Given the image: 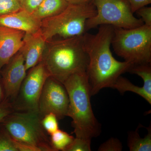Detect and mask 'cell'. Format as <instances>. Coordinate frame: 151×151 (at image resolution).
I'll return each mask as SVG.
<instances>
[{
  "label": "cell",
  "instance_id": "4316f807",
  "mask_svg": "<svg viewBox=\"0 0 151 151\" xmlns=\"http://www.w3.org/2000/svg\"><path fill=\"white\" fill-rule=\"evenodd\" d=\"M133 13L136 12L139 9L146 6L151 3V0H128Z\"/></svg>",
  "mask_w": 151,
  "mask_h": 151
},
{
  "label": "cell",
  "instance_id": "d6986e66",
  "mask_svg": "<svg viewBox=\"0 0 151 151\" xmlns=\"http://www.w3.org/2000/svg\"><path fill=\"white\" fill-rule=\"evenodd\" d=\"M58 120L57 117L52 113L45 115L42 119V127L48 134L50 135L59 129Z\"/></svg>",
  "mask_w": 151,
  "mask_h": 151
},
{
  "label": "cell",
  "instance_id": "ac0fdd59",
  "mask_svg": "<svg viewBox=\"0 0 151 151\" xmlns=\"http://www.w3.org/2000/svg\"><path fill=\"white\" fill-rule=\"evenodd\" d=\"M128 72L140 76L144 81L143 86L147 92L151 94V63L132 65Z\"/></svg>",
  "mask_w": 151,
  "mask_h": 151
},
{
  "label": "cell",
  "instance_id": "484cf974",
  "mask_svg": "<svg viewBox=\"0 0 151 151\" xmlns=\"http://www.w3.org/2000/svg\"><path fill=\"white\" fill-rule=\"evenodd\" d=\"M141 17L144 24L151 27V7L144 6L136 12Z\"/></svg>",
  "mask_w": 151,
  "mask_h": 151
},
{
  "label": "cell",
  "instance_id": "277c9868",
  "mask_svg": "<svg viewBox=\"0 0 151 151\" xmlns=\"http://www.w3.org/2000/svg\"><path fill=\"white\" fill-rule=\"evenodd\" d=\"M96 13L92 1L80 4H69L60 13L42 20L40 32L46 42L57 36L60 39L80 36L86 32V21Z\"/></svg>",
  "mask_w": 151,
  "mask_h": 151
},
{
  "label": "cell",
  "instance_id": "30bf717a",
  "mask_svg": "<svg viewBox=\"0 0 151 151\" xmlns=\"http://www.w3.org/2000/svg\"><path fill=\"white\" fill-rule=\"evenodd\" d=\"M2 81L6 99L12 102L27 75L24 58L19 51L1 69Z\"/></svg>",
  "mask_w": 151,
  "mask_h": 151
},
{
  "label": "cell",
  "instance_id": "ba28073f",
  "mask_svg": "<svg viewBox=\"0 0 151 151\" xmlns=\"http://www.w3.org/2000/svg\"><path fill=\"white\" fill-rule=\"evenodd\" d=\"M28 71L16 97L12 102L14 111L39 112L41 93L47 78L50 76L41 61Z\"/></svg>",
  "mask_w": 151,
  "mask_h": 151
},
{
  "label": "cell",
  "instance_id": "f1b7e54d",
  "mask_svg": "<svg viewBox=\"0 0 151 151\" xmlns=\"http://www.w3.org/2000/svg\"><path fill=\"white\" fill-rule=\"evenodd\" d=\"M6 99L5 93L1 77L0 76V103Z\"/></svg>",
  "mask_w": 151,
  "mask_h": 151
},
{
  "label": "cell",
  "instance_id": "f546056e",
  "mask_svg": "<svg viewBox=\"0 0 151 151\" xmlns=\"http://www.w3.org/2000/svg\"><path fill=\"white\" fill-rule=\"evenodd\" d=\"M70 4H80L91 2L92 0H66Z\"/></svg>",
  "mask_w": 151,
  "mask_h": 151
},
{
  "label": "cell",
  "instance_id": "9a60e30c",
  "mask_svg": "<svg viewBox=\"0 0 151 151\" xmlns=\"http://www.w3.org/2000/svg\"><path fill=\"white\" fill-rule=\"evenodd\" d=\"M130 132L128 137V145L130 151H151V126L148 127V133L144 138H141L138 132Z\"/></svg>",
  "mask_w": 151,
  "mask_h": 151
},
{
  "label": "cell",
  "instance_id": "ffe728a7",
  "mask_svg": "<svg viewBox=\"0 0 151 151\" xmlns=\"http://www.w3.org/2000/svg\"><path fill=\"white\" fill-rule=\"evenodd\" d=\"M0 151H17L14 140L0 124Z\"/></svg>",
  "mask_w": 151,
  "mask_h": 151
},
{
  "label": "cell",
  "instance_id": "7c38bea8",
  "mask_svg": "<svg viewBox=\"0 0 151 151\" xmlns=\"http://www.w3.org/2000/svg\"><path fill=\"white\" fill-rule=\"evenodd\" d=\"M23 42L20 51L23 55L28 71L41 61L46 41L40 29L33 33H25Z\"/></svg>",
  "mask_w": 151,
  "mask_h": 151
},
{
  "label": "cell",
  "instance_id": "2e32d148",
  "mask_svg": "<svg viewBox=\"0 0 151 151\" xmlns=\"http://www.w3.org/2000/svg\"><path fill=\"white\" fill-rule=\"evenodd\" d=\"M111 88L117 89L120 93L129 91L134 92L143 97L150 104H151V94L146 91L144 86L139 87L134 85L127 78L120 76L116 80Z\"/></svg>",
  "mask_w": 151,
  "mask_h": 151
},
{
  "label": "cell",
  "instance_id": "4fadbf2b",
  "mask_svg": "<svg viewBox=\"0 0 151 151\" xmlns=\"http://www.w3.org/2000/svg\"><path fill=\"white\" fill-rule=\"evenodd\" d=\"M41 21L33 15L21 9L19 10L0 15V26L33 33L40 30Z\"/></svg>",
  "mask_w": 151,
  "mask_h": 151
},
{
  "label": "cell",
  "instance_id": "83f0119b",
  "mask_svg": "<svg viewBox=\"0 0 151 151\" xmlns=\"http://www.w3.org/2000/svg\"><path fill=\"white\" fill-rule=\"evenodd\" d=\"M14 141L17 151H40L37 148L29 144L18 142L14 140Z\"/></svg>",
  "mask_w": 151,
  "mask_h": 151
},
{
  "label": "cell",
  "instance_id": "e0dca14e",
  "mask_svg": "<svg viewBox=\"0 0 151 151\" xmlns=\"http://www.w3.org/2000/svg\"><path fill=\"white\" fill-rule=\"evenodd\" d=\"M50 136V139L54 151H65L74 139L67 132L59 129Z\"/></svg>",
  "mask_w": 151,
  "mask_h": 151
},
{
  "label": "cell",
  "instance_id": "8fae6325",
  "mask_svg": "<svg viewBox=\"0 0 151 151\" xmlns=\"http://www.w3.org/2000/svg\"><path fill=\"white\" fill-rule=\"evenodd\" d=\"M25 33L0 26V71L22 48Z\"/></svg>",
  "mask_w": 151,
  "mask_h": 151
},
{
  "label": "cell",
  "instance_id": "44dd1931",
  "mask_svg": "<svg viewBox=\"0 0 151 151\" xmlns=\"http://www.w3.org/2000/svg\"><path fill=\"white\" fill-rule=\"evenodd\" d=\"M91 140L76 137L65 151H90Z\"/></svg>",
  "mask_w": 151,
  "mask_h": 151
},
{
  "label": "cell",
  "instance_id": "d4e9b609",
  "mask_svg": "<svg viewBox=\"0 0 151 151\" xmlns=\"http://www.w3.org/2000/svg\"><path fill=\"white\" fill-rule=\"evenodd\" d=\"M14 111L12 103L8 99H6L0 103V123Z\"/></svg>",
  "mask_w": 151,
  "mask_h": 151
},
{
  "label": "cell",
  "instance_id": "5b68a950",
  "mask_svg": "<svg viewBox=\"0 0 151 151\" xmlns=\"http://www.w3.org/2000/svg\"><path fill=\"white\" fill-rule=\"evenodd\" d=\"M39 112L14 111L0 124L13 139L29 144L40 151H54Z\"/></svg>",
  "mask_w": 151,
  "mask_h": 151
},
{
  "label": "cell",
  "instance_id": "7402d4cb",
  "mask_svg": "<svg viewBox=\"0 0 151 151\" xmlns=\"http://www.w3.org/2000/svg\"><path fill=\"white\" fill-rule=\"evenodd\" d=\"M19 0H0V15L21 9Z\"/></svg>",
  "mask_w": 151,
  "mask_h": 151
},
{
  "label": "cell",
  "instance_id": "7a4b0ae2",
  "mask_svg": "<svg viewBox=\"0 0 151 151\" xmlns=\"http://www.w3.org/2000/svg\"><path fill=\"white\" fill-rule=\"evenodd\" d=\"M41 62L50 76L62 83L73 74L86 72L89 58L83 35L47 42Z\"/></svg>",
  "mask_w": 151,
  "mask_h": 151
},
{
  "label": "cell",
  "instance_id": "3957f363",
  "mask_svg": "<svg viewBox=\"0 0 151 151\" xmlns=\"http://www.w3.org/2000/svg\"><path fill=\"white\" fill-rule=\"evenodd\" d=\"M63 84L69 97L67 116L72 119L76 137L92 140L99 136L101 126L92 111L86 72L73 74Z\"/></svg>",
  "mask_w": 151,
  "mask_h": 151
},
{
  "label": "cell",
  "instance_id": "52a82bcc",
  "mask_svg": "<svg viewBox=\"0 0 151 151\" xmlns=\"http://www.w3.org/2000/svg\"><path fill=\"white\" fill-rule=\"evenodd\" d=\"M97 13L86 21V31L102 25L126 29L144 24L141 18L134 15L128 0H92Z\"/></svg>",
  "mask_w": 151,
  "mask_h": 151
},
{
  "label": "cell",
  "instance_id": "603a6c76",
  "mask_svg": "<svg viewBox=\"0 0 151 151\" xmlns=\"http://www.w3.org/2000/svg\"><path fill=\"white\" fill-rule=\"evenodd\" d=\"M123 150L122 143L119 139L111 138L99 147V151H121Z\"/></svg>",
  "mask_w": 151,
  "mask_h": 151
},
{
  "label": "cell",
  "instance_id": "6da1fadb",
  "mask_svg": "<svg viewBox=\"0 0 151 151\" xmlns=\"http://www.w3.org/2000/svg\"><path fill=\"white\" fill-rule=\"evenodd\" d=\"M113 32V26L102 25L95 34L86 32L83 35L89 58L86 74L92 96L103 88H111L118 78L133 65L125 60L118 61L113 56L111 47Z\"/></svg>",
  "mask_w": 151,
  "mask_h": 151
},
{
  "label": "cell",
  "instance_id": "9c48e42d",
  "mask_svg": "<svg viewBox=\"0 0 151 151\" xmlns=\"http://www.w3.org/2000/svg\"><path fill=\"white\" fill-rule=\"evenodd\" d=\"M69 97L62 82L49 76L44 84L39 102V112L41 116L49 113L55 114L58 120L67 116Z\"/></svg>",
  "mask_w": 151,
  "mask_h": 151
},
{
  "label": "cell",
  "instance_id": "5bb4252c",
  "mask_svg": "<svg viewBox=\"0 0 151 151\" xmlns=\"http://www.w3.org/2000/svg\"><path fill=\"white\" fill-rule=\"evenodd\" d=\"M68 4L66 0H43L32 14L41 21L60 13Z\"/></svg>",
  "mask_w": 151,
  "mask_h": 151
},
{
  "label": "cell",
  "instance_id": "8992f818",
  "mask_svg": "<svg viewBox=\"0 0 151 151\" xmlns=\"http://www.w3.org/2000/svg\"><path fill=\"white\" fill-rule=\"evenodd\" d=\"M111 45L118 56L133 65L151 63V27H114Z\"/></svg>",
  "mask_w": 151,
  "mask_h": 151
},
{
  "label": "cell",
  "instance_id": "cb8c5ba5",
  "mask_svg": "<svg viewBox=\"0 0 151 151\" xmlns=\"http://www.w3.org/2000/svg\"><path fill=\"white\" fill-rule=\"evenodd\" d=\"M43 0H19L22 9L32 14Z\"/></svg>",
  "mask_w": 151,
  "mask_h": 151
}]
</instances>
